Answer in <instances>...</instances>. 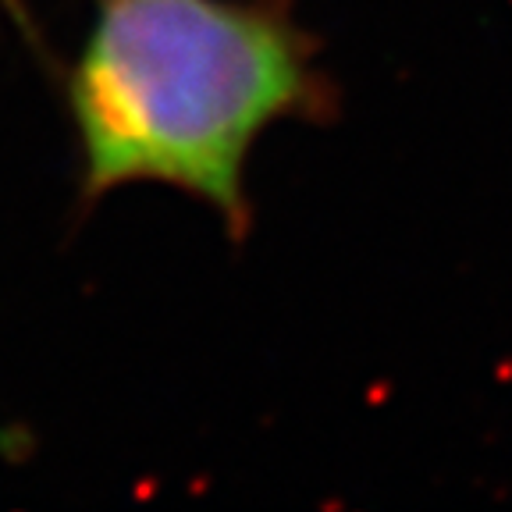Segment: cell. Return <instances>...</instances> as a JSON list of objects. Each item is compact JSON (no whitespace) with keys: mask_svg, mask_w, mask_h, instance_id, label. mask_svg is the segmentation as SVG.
Here are the masks:
<instances>
[{"mask_svg":"<svg viewBox=\"0 0 512 512\" xmlns=\"http://www.w3.org/2000/svg\"><path fill=\"white\" fill-rule=\"evenodd\" d=\"M68 107L86 200L168 185L246 235L256 143L335 118L338 89L285 0H93Z\"/></svg>","mask_w":512,"mask_h":512,"instance_id":"obj_1","label":"cell"}]
</instances>
